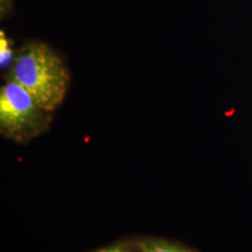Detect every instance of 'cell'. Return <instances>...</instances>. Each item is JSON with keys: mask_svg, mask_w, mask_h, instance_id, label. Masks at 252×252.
<instances>
[{"mask_svg": "<svg viewBox=\"0 0 252 252\" xmlns=\"http://www.w3.org/2000/svg\"><path fill=\"white\" fill-rule=\"evenodd\" d=\"M8 80L18 83L41 108L53 112L63 102L70 76L52 47L33 41L15 52Z\"/></svg>", "mask_w": 252, "mask_h": 252, "instance_id": "1", "label": "cell"}, {"mask_svg": "<svg viewBox=\"0 0 252 252\" xmlns=\"http://www.w3.org/2000/svg\"><path fill=\"white\" fill-rule=\"evenodd\" d=\"M52 118L18 83L7 80L1 87L0 131L5 137L27 143L49 129Z\"/></svg>", "mask_w": 252, "mask_h": 252, "instance_id": "2", "label": "cell"}, {"mask_svg": "<svg viewBox=\"0 0 252 252\" xmlns=\"http://www.w3.org/2000/svg\"><path fill=\"white\" fill-rule=\"evenodd\" d=\"M137 246L140 252H189L178 246L154 240H144L137 244Z\"/></svg>", "mask_w": 252, "mask_h": 252, "instance_id": "3", "label": "cell"}, {"mask_svg": "<svg viewBox=\"0 0 252 252\" xmlns=\"http://www.w3.org/2000/svg\"><path fill=\"white\" fill-rule=\"evenodd\" d=\"M15 53L12 49V40L4 31L0 32V64L1 68H7L12 63Z\"/></svg>", "mask_w": 252, "mask_h": 252, "instance_id": "4", "label": "cell"}, {"mask_svg": "<svg viewBox=\"0 0 252 252\" xmlns=\"http://www.w3.org/2000/svg\"><path fill=\"white\" fill-rule=\"evenodd\" d=\"M94 252H128V250H127L126 245L120 244V245H114V246L108 247V248H105V249H102V250Z\"/></svg>", "mask_w": 252, "mask_h": 252, "instance_id": "5", "label": "cell"}]
</instances>
